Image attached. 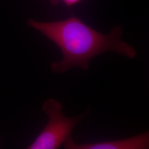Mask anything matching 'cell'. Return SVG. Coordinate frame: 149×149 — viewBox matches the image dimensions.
I'll return each mask as SVG.
<instances>
[{
    "label": "cell",
    "instance_id": "obj_2",
    "mask_svg": "<svg viewBox=\"0 0 149 149\" xmlns=\"http://www.w3.org/2000/svg\"><path fill=\"white\" fill-rule=\"evenodd\" d=\"M63 103L53 98L44 102L42 111L48 117L47 124L28 149H56L71 136L76 126L90 113V108L82 114L67 117L63 114Z\"/></svg>",
    "mask_w": 149,
    "mask_h": 149
},
{
    "label": "cell",
    "instance_id": "obj_3",
    "mask_svg": "<svg viewBox=\"0 0 149 149\" xmlns=\"http://www.w3.org/2000/svg\"><path fill=\"white\" fill-rule=\"evenodd\" d=\"M63 146L66 149H148L149 132L131 138L88 144H76L70 136L64 142Z\"/></svg>",
    "mask_w": 149,
    "mask_h": 149
},
{
    "label": "cell",
    "instance_id": "obj_6",
    "mask_svg": "<svg viewBox=\"0 0 149 149\" xmlns=\"http://www.w3.org/2000/svg\"><path fill=\"white\" fill-rule=\"evenodd\" d=\"M0 146H1V139H0Z\"/></svg>",
    "mask_w": 149,
    "mask_h": 149
},
{
    "label": "cell",
    "instance_id": "obj_5",
    "mask_svg": "<svg viewBox=\"0 0 149 149\" xmlns=\"http://www.w3.org/2000/svg\"><path fill=\"white\" fill-rule=\"evenodd\" d=\"M51 3L53 5H56L58 4L59 3V0H50Z\"/></svg>",
    "mask_w": 149,
    "mask_h": 149
},
{
    "label": "cell",
    "instance_id": "obj_1",
    "mask_svg": "<svg viewBox=\"0 0 149 149\" xmlns=\"http://www.w3.org/2000/svg\"><path fill=\"white\" fill-rule=\"evenodd\" d=\"M27 24L61 50L63 59L50 65L55 74H63L72 68L88 71L91 60L107 52H115L130 59H134L138 54L132 45L122 40L123 30L120 26L113 27L109 34H104L75 17L50 22L29 19Z\"/></svg>",
    "mask_w": 149,
    "mask_h": 149
},
{
    "label": "cell",
    "instance_id": "obj_4",
    "mask_svg": "<svg viewBox=\"0 0 149 149\" xmlns=\"http://www.w3.org/2000/svg\"><path fill=\"white\" fill-rule=\"evenodd\" d=\"M65 5L68 7H72L79 3L82 0H61Z\"/></svg>",
    "mask_w": 149,
    "mask_h": 149
}]
</instances>
